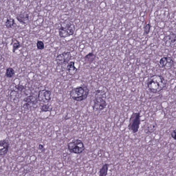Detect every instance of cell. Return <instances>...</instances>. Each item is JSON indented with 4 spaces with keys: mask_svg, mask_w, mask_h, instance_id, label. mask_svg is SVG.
Instances as JSON below:
<instances>
[{
    "mask_svg": "<svg viewBox=\"0 0 176 176\" xmlns=\"http://www.w3.org/2000/svg\"><path fill=\"white\" fill-rule=\"evenodd\" d=\"M167 82L161 75H154L149 79L147 82L148 88L151 92L159 93L166 87Z\"/></svg>",
    "mask_w": 176,
    "mask_h": 176,
    "instance_id": "obj_1",
    "label": "cell"
},
{
    "mask_svg": "<svg viewBox=\"0 0 176 176\" xmlns=\"http://www.w3.org/2000/svg\"><path fill=\"white\" fill-rule=\"evenodd\" d=\"M89 90L87 86L83 85L74 88L70 93V96L75 101L81 102L87 99Z\"/></svg>",
    "mask_w": 176,
    "mask_h": 176,
    "instance_id": "obj_2",
    "label": "cell"
},
{
    "mask_svg": "<svg viewBox=\"0 0 176 176\" xmlns=\"http://www.w3.org/2000/svg\"><path fill=\"white\" fill-rule=\"evenodd\" d=\"M68 148L70 152L75 154H81L85 149L83 142L79 139L73 140L70 142L68 144Z\"/></svg>",
    "mask_w": 176,
    "mask_h": 176,
    "instance_id": "obj_3",
    "label": "cell"
},
{
    "mask_svg": "<svg viewBox=\"0 0 176 176\" xmlns=\"http://www.w3.org/2000/svg\"><path fill=\"white\" fill-rule=\"evenodd\" d=\"M101 91L97 90L95 91L94 100V104L93 105V110L96 111H101L105 109L107 105V103L104 99L103 95L101 94Z\"/></svg>",
    "mask_w": 176,
    "mask_h": 176,
    "instance_id": "obj_4",
    "label": "cell"
},
{
    "mask_svg": "<svg viewBox=\"0 0 176 176\" xmlns=\"http://www.w3.org/2000/svg\"><path fill=\"white\" fill-rule=\"evenodd\" d=\"M141 124V116L140 112H135L132 114L130 118L128 127L133 133H137L139 131Z\"/></svg>",
    "mask_w": 176,
    "mask_h": 176,
    "instance_id": "obj_5",
    "label": "cell"
},
{
    "mask_svg": "<svg viewBox=\"0 0 176 176\" xmlns=\"http://www.w3.org/2000/svg\"><path fill=\"white\" fill-rule=\"evenodd\" d=\"M75 30V26L73 24H67L65 27L61 26L59 29V36L61 38H66L73 35L74 32Z\"/></svg>",
    "mask_w": 176,
    "mask_h": 176,
    "instance_id": "obj_6",
    "label": "cell"
},
{
    "mask_svg": "<svg viewBox=\"0 0 176 176\" xmlns=\"http://www.w3.org/2000/svg\"><path fill=\"white\" fill-rule=\"evenodd\" d=\"M72 56L70 52H64L57 56L56 60L58 66H61L64 64L68 63L71 59Z\"/></svg>",
    "mask_w": 176,
    "mask_h": 176,
    "instance_id": "obj_7",
    "label": "cell"
},
{
    "mask_svg": "<svg viewBox=\"0 0 176 176\" xmlns=\"http://www.w3.org/2000/svg\"><path fill=\"white\" fill-rule=\"evenodd\" d=\"M51 93L48 90L44 89L39 92L38 99V101L43 103H47L50 101Z\"/></svg>",
    "mask_w": 176,
    "mask_h": 176,
    "instance_id": "obj_8",
    "label": "cell"
},
{
    "mask_svg": "<svg viewBox=\"0 0 176 176\" xmlns=\"http://www.w3.org/2000/svg\"><path fill=\"white\" fill-rule=\"evenodd\" d=\"M38 100L36 97L33 95L28 96L24 98V101L25 102L24 105V108L29 109L31 106L36 105L38 103Z\"/></svg>",
    "mask_w": 176,
    "mask_h": 176,
    "instance_id": "obj_9",
    "label": "cell"
},
{
    "mask_svg": "<svg viewBox=\"0 0 176 176\" xmlns=\"http://www.w3.org/2000/svg\"><path fill=\"white\" fill-rule=\"evenodd\" d=\"M159 63L162 66L169 69L173 65L174 61L171 58L165 57L162 58L160 60Z\"/></svg>",
    "mask_w": 176,
    "mask_h": 176,
    "instance_id": "obj_10",
    "label": "cell"
},
{
    "mask_svg": "<svg viewBox=\"0 0 176 176\" xmlns=\"http://www.w3.org/2000/svg\"><path fill=\"white\" fill-rule=\"evenodd\" d=\"M10 145L8 141L6 139H3L1 141L0 149H1V156L5 155L7 153L9 149Z\"/></svg>",
    "mask_w": 176,
    "mask_h": 176,
    "instance_id": "obj_11",
    "label": "cell"
},
{
    "mask_svg": "<svg viewBox=\"0 0 176 176\" xmlns=\"http://www.w3.org/2000/svg\"><path fill=\"white\" fill-rule=\"evenodd\" d=\"M29 15L27 14H22L17 16V20L21 23L25 24L29 21Z\"/></svg>",
    "mask_w": 176,
    "mask_h": 176,
    "instance_id": "obj_12",
    "label": "cell"
},
{
    "mask_svg": "<svg viewBox=\"0 0 176 176\" xmlns=\"http://www.w3.org/2000/svg\"><path fill=\"white\" fill-rule=\"evenodd\" d=\"M67 70L68 74L71 75L75 74L77 70V68L75 66V63L73 61L70 62L68 63L67 67Z\"/></svg>",
    "mask_w": 176,
    "mask_h": 176,
    "instance_id": "obj_13",
    "label": "cell"
},
{
    "mask_svg": "<svg viewBox=\"0 0 176 176\" xmlns=\"http://www.w3.org/2000/svg\"><path fill=\"white\" fill-rule=\"evenodd\" d=\"M96 57V55L93 53L91 52L86 55L84 57V59L85 62L87 64H91L94 61Z\"/></svg>",
    "mask_w": 176,
    "mask_h": 176,
    "instance_id": "obj_14",
    "label": "cell"
},
{
    "mask_svg": "<svg viewBox=\"0 0 176 176\" xmlns=\"http://www.w3.org/2000/svg\"><path fill=\"white\" fill-rule=\"evenodd\" d=\"M109 164L105 163L100 169L99 176H107L108 173Z\"/></svg>",
    "mask_w": 176,
    "mask_h": 176,
    "instance_id": "obj_15",
    "label": "cell"
},
{
    "mask_svg": "<svg viewBox=\"0 0 176 176\" xmlns=\"http://www.w3.org/2000/svg\"><path fill=\"white\" fill-rule=\"evenodd\" d=\"M16 72L13 68H8L6 70V76L8 78H12L15 75Z\"/></svg>",
    "mask_w": 176,
    "mask_h": 176,
    "instance_id": "obj_16",
    "label": "cell"
},
{
    "mask_svg": "<svg viewBox=\"0 0 176 176\" xmlns=\"http://www.w3.org/2000/svg\"><path fill=\"white\" fill-rule=\"evenodd\" d=\"M15 24V19L12 18H7L5 22V26L7 28H10Z\"/></svg>",
    "mask_w": 176,
    "mask_h": 176,
    "instance_id": "obj_17",
    "label": "cell"
},
{
    "mask_svg": "<svg viewBox=\"0 0 176 176\" xmlns=\"http://www.w3.org/2000/svg\"><path fill=\"white\" fill-rule=\"evenodd\" d=\"M13 42V52L15 53L18 49L21 47V45L20 43L16 39H14Z\"/></svg>",
    "mask_w": 176,
    "mask_h": 176,
    "instance_id": "obj_18",
    "label": "cell"
},
{
    "mask_svg": "<svg viewBox=\"0 0 176 176\" xmlns=\"http://www.w3.org/2000/svg\"><path fill=\"white\" fill-rule=\"evenodd\" d=\"M40 110L41 112H50L52 110V107L51 106L44 105L42 106Z\"/></svg>",
    "mask_w": 176,
    "mask_h": 176,
    "instance_id": "obj_19",
    "label": "cell"
},
{
    "mask_svg": "<svg viewBox=\"0 0 176 176\" xmlns=\"http://www.w3.org/2000/svg\"><path fill=\"white\" fill-rule=\"evenodd\" d=\"M168 38L171 43H175L176 41V33H171L168 36Z\"/></svg>",
    "mask_w": 176,
    "mask_h": 176,
    "instance_id": "obj_20",
    "label": "cell"
},
{
    "mask_svg": "<svg viewBox=\"0 0 176 176\" xmlns=\"http://www.w3.org/2000/svg\"><path fill=\"white\" fill-rule=\"evenodd\" d=\"M37 46L39 50H42L45 48V45L43 42L41 41H38L37 43Z\"/></svg>",
    "mask_w": 176,
    "mask_h": 176,
    "instance_id": "obj_21",
    "label": "cell"
},
{
    "mask_svg": "<svg viewBox=\"0 0 176 176\" xmlns=\"http://www.w3.org/2000/svg\"><path fill=\"white\" fill-rule=\"evenodd\" d=\"M150 26L149 24H148L145 26L144 28V31H145V33L146 35L149 34V33L150 31Z\"/></svg>",
    "mask_w": 176,
    "mask_h": 176,
    "instance_id": "obj_22",
    "label": "cell"
},
{
    "mask_svg": "<svg viewBox=\"0 0 176 176\" xmlns=\"http://www.w3.org/2000/svg\"><path fill=\"white\" fill-rule=\"evenodd\" d=\"M15 87L18 90L20 91H22L24 89H25L26 88V87H25V86L21 85H16Z\"/></svg>",
    "mask_w": 176,
    "mask_h": 176,
    "instance_id": "obj_23",
    "label": "cell"
},
{
    "mask_svg": "<svg viewBox=\"0 0 176 176\" xmlns=\"http://www.w3.org/2000/svg\"><path fill=\"white\" fill-rule=\"evenodd\" d=\"M172 138L176 140V129L172 131L171 134Z\"/></svg>",
    "mask_w": 176,
    "mask_h": 176,
    "instance_id": "obj_24",
    "label": "cell"
},
{
    "mask_svg": "<svg viewBox=\"0 0 176 176\" xmlns=\"http://www.w3.org/2000/svg\"><path fill=\"white\" fill-rule=\"evenodd\" d=\"M39 149L40 150H43L44 149V146L43 145H41V144H40V145L39 146Z\"/></svg>",
    "mask_w": 176,
    "mask_h": 176,
    "instance_id": "obj_25",
    "label": "cell"
}]
</instances>
